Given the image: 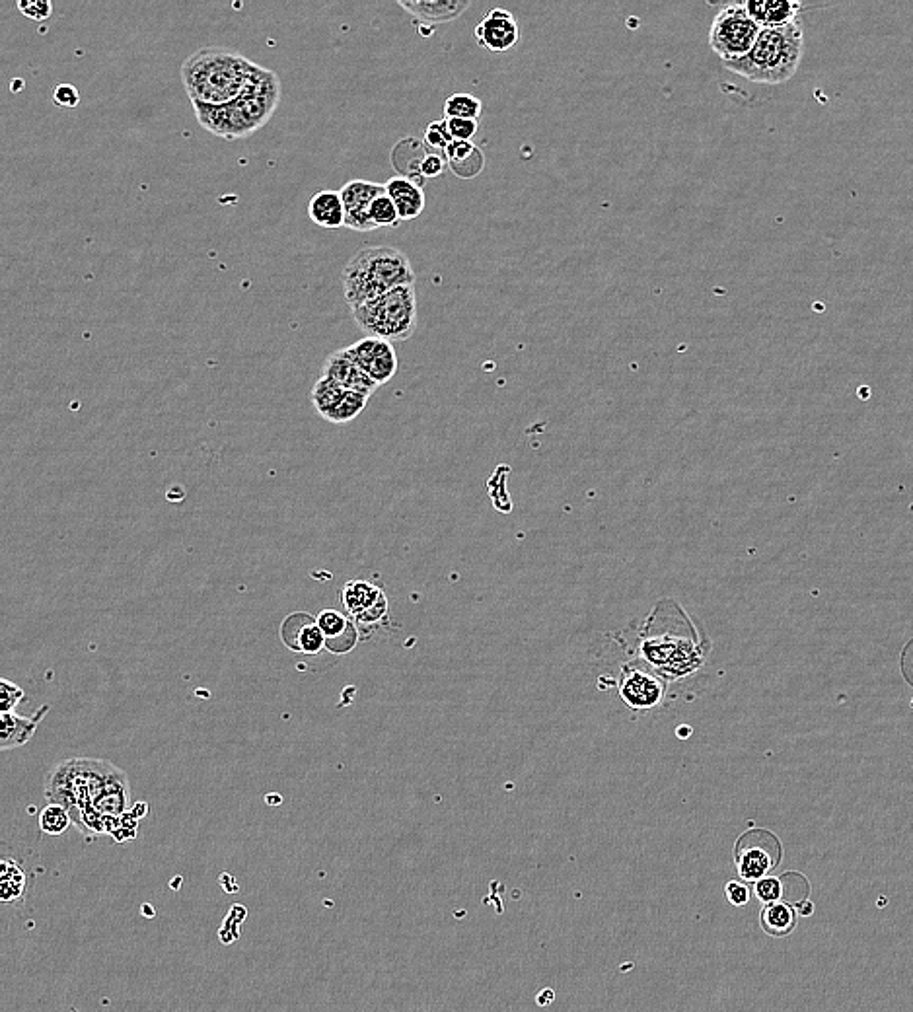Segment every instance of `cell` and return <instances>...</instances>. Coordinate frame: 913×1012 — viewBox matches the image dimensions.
Wrapping results in <instances>:
<instances>
[{
  "mask_svg": "<svg viewBox=\"0 0 913 1012\" xmlns=\"http://www.w3.org/2000/svg\"><path fill=\"white\" fill-rule=\"evenodd\" d=\"M180 882H182V878H176L174 882H170V886H172L174 890H180Z\"/></svg>",
  "mask_w": 913,
  "mask_h": 1012,
  "instance_id": "cell-44",
  "label": "cell"
},
{
  "mask_svg": "<svg viewBox=\"0 0 913 1012\" xmlns=\"http://www.w3.org/2000/svg\"><path fill=\"white\" fill-rule=\"evenodd\" d=\"M762 925L773 937L789 935L797 925L795 905L785 904V902L766 904L764 911H762Z\"/></svg>",
  "mask_w": 913,
  "mask_h": 1012,
  "instance_id": "cell-23",
  "label": "cell"
},
{
  "mask_svg": "<svg viewBox=\"0 0 913 1012\" xmlns=\"http://www.w3.org/2000/svg\"><path fill=\"white\" fill-rule=\"evenodd\" d=\"M666 693L664 682L655 672L643 666H625L620 680V695L627 707L635 711L655 709Z\"/></svg>",
  "mask_w": 913,
  "mask_h": 1012,
  "instance_id": "cell-10",
  "label": "cell"
},
{
  "mask_svg": "<svg viewBox=\"0 0 913 1012\" xmlns=\"http://www.w3.org/2000/svg\"><path fill=\"white\" fill-rule=\"evenodd\" d=\"M281 639L285 641V645L291 651L300 652L306 656H316L328 647L318 621L308 614L289 615L283 621Z\"/></svg>",
  "mask_w": 913,
  "mask_h": 1012,
  "instance_id": "cell-16",
  "label": "cell"
},
{
  "mask_svg": "<svg viewBox=\"0 0 913 1012\" xmlns=\"http://www.w3.org/2000/svg\"><path fill=\"white\" fill-rule=\"evenodd\" d=\"M322 376L333 380L343 390L363 394L366 398H372L374 392L380 388L374 380H370V376L365 374V370L357 362L345 355L343 349L328 355L322 368Z\"/></svg>",
  "mask_w": 913,
  "mask_h": 1012,
  "instance_id": "cell-15",
  "label": "cell"
},
{
  "mask_svg": "<svg viewBox=\"0 0 913 1012\" xmlns=\"http://www.w3.org/2000/svg\"><path fill=\"white\" fill-rule=\"evenodd\" d=\"M26 890V874L14 861H2V900L6 904L22 898Z\"/></svg>",
  "mask_w": 913,
  "mask_h": 1012,
  "instance_id": "cell-27",
  "label": "cell"
},
{
  "mask_svg": "<svg viewBox=\"0 0 913 1012\" xmlns=\"http://www.w3.org/2000/svg\"><path fill=\"white\" fill-rule=\"evenodd\" d=\"M339 193L345 207V228L355 232L376 230L370 220V205L386 193V185L374 181L351 180L339 189Z\"/></svg>",
  "mask_w": 913,
  "mask_h": 1012,
  "instance_id": "cell-12",
  "label": "cell"
},
{
  "mask_svg": "<svg viewBox=\"0 0 913 1012\" xmlns=\"http://www.w3.org/2000/svg\"><path fill=\"white\" fill-rule=\"evenodd\" d=\"M254 67V61L234 51L199 49L183 61V88L191 104L226 106L242 94Z\"/></svg>",
  "mask_w": 913,
  "mask_h": 1012,
  "instance_id": "cell-1",
  "label": "cell"
},
{
  "mask_svg": "<svg viewBox=\"0 0 913 1012\" xmlns=\"http://www.w3.org/2000/svg\"><path fill=\"white\" fill-rule=\"evenodd\" d=\"M386 193L394 201L400 220H415L425 211V191L421 183L405 176L386 181Z\"/></svg>",
  "mask_w": 913,
  "mask_h": 1012,
  "instance_id": "cell-20",
  "label": "cell"
},
{
  "mask_svg": "<svg viewBox=\"0 0 913 1012\" xmlns=\"http://www.w3.org/2000/svg\"><path fill=\"white\" fill-rule=\"evenodd\" d=\"M734 855L740 876L748 882H758L779 865L781 843L766 830H750L736 841Z\"/></svg>",
  "mask_w": 913,
  "mask_h": 1012,
  "instance_id": "cell-8",
  "label": "cell"
},
{
  "mask_svg": "<svg viewBox=\"0 0 913 1012\" xmlns=\"http://www.w3.org/2000/svg\"><path fill=\"white\" fill-rule=\"evenodd\" d=\"M10 86H12V90H16V88H24V82H22V80H18V82L14 80Z\"/></svg>",
  "mask_w": 913,
  "mask_h": 1012,
  "instance_id": "cell-43",
  "label": "cell"
},
{
  "mask_svg": "<svg viewBox=\"0 0 913 1012\" xmlns=\"http://www.w3.org/2000/svg\"><path fill=\"white\" fill-rule=\"evenodd\" d=\"M368 399L363 394H357V392H345V398L341 399V403L335 407V411L329 415L326 421L329 423H335V425H343V423H349L353 421L355 417H359L363 411H365L366 403Z\"/></svg>",
  "mask_w": 913,
  "mask_h": 1012,
  "instance_id": "cell-29",
  "label": "cell"
},
{
  "mask_svg": "<svg viewBox=\"0 0 913 1012\" xmlns=\"http://www.w3.org/2000/svg\"><path fill=\"white\" fill-rule=\"evenodd\" d=\"M345 392L341 386H337L333 380H329L326 376H320L316 380V384L312 386V392H310V401L314 405V409L324 417L328 419L329 415L335 411V407L341 403V399L345 398Z\"/></svg>",
  "mask_w": 913,
  "mask_h": 1012,
  "instance_id": "cell-24",
  "label": "cell"
},
{
  "mask_svg": "<svg viewBox=\"0 0 913 1012\" xmlns=\"http://www.w3.org/2000/svg\"><path fill=\"white\" fill-rule=\"evenodd\" d=\"M117 771L104 759H65L45 775V798L65 806L76 824L84 810L96 806Z\"/></svg>",
  "mask_w": 913,
  "mask_h": 1012,
  "instance_id": "cell-4",
  "label": "cell"
},
{
  "mask_svg": "<svg viewBox=\"0 0 913 1012\" xmlns=\"http://www.w3.org/2000/svg\"><path fill=\"white\" fill-rule=\"evenodd\" d=\"M446 166H448V164H446V158H444L442 154L429 152V154L423 158V162H421V170H419V174H421V178H439V176H442V172H444V168H446Z\"/></svg>",
  "mask_w": 913,
  "mask_h": 1012,
  "instance_id": "cell-38",
  "label": "cell"
},
{
  "mask_svg": "<svg viewBox=\"0 0 913 1012\" xmlns=\"http://www.w3.org/2000/svg\"><path fill=\"white\" fill-rule=\"evenodd\" d=\"M444 158H446L448 168L454 172V176H458L462 180H472L485 166V156L474 143L454 141L446 148Z\"/></svg>",
  "mask_w": 913,
  "mask_h": 1012,
  "instance_id": "cell-22",
  "label": "cell"
},
{
  "mask_svg": "<svg viewBox=\"0 0 913 1012\" xmlns=\"http://www.w3.org/2000/svg\"><path fill=\"white\" fill-rule=\"evenodd\" d=\"M483 111V102L475 98L474 94H452L444 102V117L446 119H479Z\"/></svg>",
  "mask_w": 913,
  "mask_h": 1012,
  "instance_id": "cell-26",
  "label": "cell"
},
{
  "mask_svg": "<svg viewBox=\"0 0 913 1012\" xmlns=\"http://www.w3.org/2000/svg\"><path fill=\"white\" fill-rule=\"evenodd\" d=\"M727 896H729L731 904L744 905L748 902V896H750V894H748V888H746L744 884L731 882V884L727 886Z\"/></svg>",
  "mask_w": 913,
  "mask_h": 1012,
  "instance_id": "cell-39",
  "label": "cell"
},
{
  "mask_svg": "<svg viewBox=\"0 0 913 1012\" xmlns=\"http://www.w3.org/2000/svg\"><path fill=\"white\" fill-rule=\"evenodd\" d=\"M193 109L199 125L224 141H240L256 133L234 102L226 106L193 104Z\"/></svg>",
  "mask_w": 913,
  "mask_h": 1012,
  "instance_id": "cell-13",
  "label": "cell"
},
{
  "mask_svg": "<svg viewBox=\"0 0 913 1012\" xmlns=\"http://www.w3.org/2000/svg\"><path fill=\"white\" fill-rule=\"evenodd\" d=\"M143 913H147L148 917H152V915H154V909H150V905L147 904L143 907Z\"/></svg>",
  "mask_w": 913,
  "mask_h": 1012,
  "instance_id": "cell-45",
  "label": "cell"
},
{
  "mask_svg": "<svg viewBox=\"0 0 913 1012\" xmlns=\"http://www.w3.org/2000/svg\"><path fill=\"white\" fill-rule=\"evenodd\" d=\"M73 818L61 804H49L39 814V830L47 835H63L69 830Z\"/></svg>",
  "mask_w": 913,
  "mask_h": 1012,
  "instance_id": "cell-28",
  "label": "cell"
},
{
  "mask_svg": "<svg viewBox=\"0 0 913 1012\" xmlns=\"http://www.w3.org/2000/svg\"><path fill=\"white\" fill-rule=\"evenodd\" d=\"M355 324L366 337H378L390 343L407 341L417 329V290L405 285L390 290L357 308H351Z\"/></svg>",
  "mask_w": 913,
  "mask_h": 1012,
  "instance_id": "cell-5",
  "label": "cell"
},
{
  "mask_svg": "<svg viewBox=\"0 0 913 1012\" xmlns=\"http://www.w3.org/2000/svg\"><path fill=\"white\" fill-rule=\"evenodd\" d=\"M370 220L376 228H396L402 222L398 209L394 201L388 197V193H384L370 205Z\"/></svg>",
  "mask_w": 913,
  "mask_h": 1012,
  "instance_id": "cell-30",
  "label": "cell"
},
{
  "mask_svg": "<svg viewBox=\"0 0 913 1012\" xmlns=\"http://www.w3.org/2000/svg\"><path fill=\"white\" fill-rule=\"evenodd\" d=\"M803 53V28L793 22L781 28H764L746 57L723 63V67L750 82L783 84L799 71Z\"/></svg>",
  "mask_w": 913,
  "mask_h": 1012,
  "instance_id": "cell-3",
  "label": "cell"
},
{
  "mask_svg": "<svg viewBox=\"0 0 913 1012\" xmlns=\"http://www.w3.org/2000/svg\"><path fill=\"white\" fill-rule=\"evenodd\" d=\"M308 217L314 224H318L322 228H329V230L343 228L345 226V207H343L341 193L333 191V189H324V191H318L316 195H312L308 201Z\"/></svg>",
  "mask_w": 913,
  "mask_h": 1012,
  "instance_id": "cell-21",
  "label": "cell"
},
{
  "mask_svg": "<svg viewBox=\"0 0 913 1012\" xmlns=\"http://www.w3.org/2000/svg\"><path fill=\"white\" fill-rule=\"evenodd\" d=\"M748 14L752 20L764 30V28H781L789 26L793 22H799V2L791 0H748L744 2Z\"/></svg>",
  "mask_w": 913,
  "mask_h": 1012,
  "instance_id": "cell-19",
  "label": "cell"
},
{
  "mask_svg": "<svg viewBox=\"0 0 913 1012\" xmlns=\"http://www.w3.org/2000/svg\"><path fill=\"white\" fill-rule=\"evenodd\" d=\"M542 997H544V999H540V1005H544V1003L548 1001V997L549 999H553V993H551V991H546V993H542Z\"/></svg>",
  "mask_w": 913,
  "mask_h": 1012,
  "instance_id": "cell-42",
  "label": "cell"
},
{
  "mask_svg": "<svg viewBox=\"0 0 913 1012\" xmlns=\"http://www.w3.org/2000/svg\"><path fill=\"white\" fill-rule=\"evenodd\" d=\"M219 882L222 884V888H224V892H226V894H234V892H238V882H236V880H234L228 872H224V874L220 876Z\"/></svg>",
  "mask_w": 913,
  "mask_h": 1012,
  "instance_id": "cell-40",
  "label": "cell"
},
{
  "mask_svg": "<svg viewBox=\"0 0 913 1012\" xmlns=\"http://www.w3.org/2000/svg\"><path fill=\"white\" fill-rule=\"evenodd\" d=\"M641 651L645 660L668 678H682L694 672L703 660L701 651L695 647L688 633L674 635L672 631H664L660 635H649L643 641Z\"/></svg>",
  "mask_w": 913,
  "mask_h": 1012,
  "instance_id": "cell-7",
  "label": "cell"
},
{
  "mask_svg": "<svg viewBox=\"0 0 913 1012\" xmlns=\"http://www.w3.org/2000/svg\"><path fill=\"white\" fill-rule=\"evenodd\" d=\"M756 896L764 904H773L781 900V880L779 878H762L756 882Z\"/></svg>",
  "mask_w": 913,
  "mask_h": 1012,
  "instance_id": "cell-37",
  "label": "cell"
},
{
  "mask_svg": "<svg viewBox=\"0 0 913 1012\" xmlns=\"http://www.w3.org/2000/svg\"><path fill=\"white\" fill-rule=\"evenodd\" d=\"M423 139H425V145L429 146L431 150H435L437 154H442V156H444L446 148L454 143V139H452V135L448 131L446 119L429 123L427 129H425V137Z\"/></svg>",
  "mask_w": 913,
  "mask_h": 1012,
  "instance_id": "cell-32",
  "label": "cell"
},
{
  "mask_svg": "<svg viewBox=\"0 0 913 1012\" xmlns=\"http://www.w3.org/2000/svg\"><path fill=\"white\" fill-rule=\"evenodd\" d=\"M341 602L355 623L372 625L388 614V600L382 588L366 580H351L341 590Z\"/></svg>",
  "mask_w": 913,
  "mask_h": 1012,
  "instance_id": "cell-11",
  "label": "cell"
},
{
  "mask_svg": "<svg viewBox=\"0 0 913 1012\" xmlns=\"http://www.w3.org/2000/svg\"><path fill=\"white\" fill-rule=\"evenodd\" d=\"M781 880V900L785 904L797 905L806 900L808 884L801 874L789 872L779 878Z\"/></svg>",
  "mask_w": 913,
  "mask_h": 1012,
  "instance_id": "cell-31",
  "label": "cell"
},
{
  "mask_svg": "<svg viewBox=\"0 0 913 1012\" xmlns=\"http://www.w3.org/2000/svg\"><path fill=\"white\" fill-rule=\"evenodd\" d=\"M760 34L762 28L752 20L746 4H729L713 18L709 47L723 63H732L752 51Z\"/></svg>",
  "mask_w": 913,
  "mask_h": 1012,
  "instance_id": "cell-6",
  "label": "cell"
},
{
  "mask_svg": "<svg viewBox=\"0 0 913 1012\" xmlns=\"http://www.w3.org/2000/svg\"><path fill=\"white\" fill-rule=\"evenodd\" d=\"M16 8L32 22H45L53 14V4L49 0H18Z\"/></svg>",
  "mask_w": 913,
  "mask_h": 1012,
  "instance_id": "cell-33",
  "label": "cell"
},
{
  "mask_svg": "<svg viewBox=\"0 0 913 1012\" xmlns=\"http://www.w3.org/2000/svg\"><path fill=\"white\" fill-rule=\"evenodd\" d=\"M398 4L409 16L427 24L452 22L470 8V0H400Z\"/></svg>",
  "mask_w": 913,
  "mask_h": 1012,
  "instance_id": "cell-18",
  "label": "cell"
},
{
  "mask_svg": "<svg viewBox=\"0 0 913 1012\" xmlns=\"http://www.w3.org/2000/svg\"><path fill=\"white\" fill-rule=\"evenodd\" d=\"M349 359L357 362L365 374L370 376L378 386L388 384L396 372H398V353L394 349V343L378 339V337H365L349 347L343 349Z\"/></svg>",
  "mask_w": 913,
  "mask_h": 1012,
  "instance_id": "cell-9",
  "label": "cell"
},
{
  "mask_svg": "<svg viewBox=\"0 0 913 1012\" xmlns=\"http://www.w3.org/2000/svg\"><path fill=\"white\" fill-rule=\"evenodd\" d=\"M795 907H797V911H799V913H801V915H806V917H808V915H812V913H814V904H810V902H808V900H804V902H801V904L795 905Z\"/></svg>",
  "mask_w": 913,
  "mask_h": 1012,
  "instance_id": "cell-41",
  "label": "cell"
},
{
  "mask_svg": "<svg viewBox=\"0 0 913 1012\" xmlns=\"http://www.w3.org/2000/svg\"><path fill=\"white\" fill-rule=\"evenodd\" d=\"M415 271L409 257L390 246H368L357 250L341 273L343 296L351 308L370 302L390 290L415 285Z\"/></svg>",
  "mask_w": 913,
  "mask_h": 1012,
  "instance_id": "cell-2",
  "label": "cell"
},
{
  "mask_svg": "<svg viewBox=\"0 0 913 1012\" xmlns=\"http://www.w3.org/2000/svg\"><path fill=\"white\" fill-rule=\"evenodd\" d=\"M446 123L452 139L462 143H472L479 129V123L475 119H446Z\"/></svg>",
  "mask_w": 913,
  "mask_h": 1012,
  "instance_id": "cell-35",
  "label": "cell"
},
{
  "mask_svg": "<svg viewBox=\"0 0 913 1012\" xmlns=\"http://www.w3.org/2000/svg\"><path fill=\"white\" fill-rule=\"evenodd\" d=\"M474 34L479 47L493 51V53L511 51L520 39L516 18L512 16V12L503 10V8H495V10L487 12L483 16V20L477 24Z\"/></svg>",
  "mask_w": 913,
  "mask_h": 1012,
  "instance_id": "cell-14",
  "label": "cell"
},
{
  "mask_svg": "<svg viewBox=\"0 0 913 1012\" xmlns=\"http://www.w3.org/2000/svg\"><path fill=\"white\" fill-rule=\"evenodd\" d=\"M324 637H326V645L329 649L335 645V641H339L341 637L345 635H355V629H353V623L351 619L337 610H322L320 615L316 617Z\"/></svg>",
  "mask_w": 913,
  "mask_h": 1012,
  "instance_id": "cell-25",
  "label": "cell"
},
{
  "mask_svg": "<svg viewBox=\"0 0 913 1012\" xmlns=\"http://www.w3.org/2000/svg\"><path fill=\"white\" fill-rule=\"evenodd\" d=\"M51 711L49 705L39 707L32 717L14 713H0V750H14L26 746L36 736L37 726Z\"/></svg>",
  "mask_w": 913,
  "mask_h": 1012,
  "instance_id": "cell-17",
  "label": "cell"
},
{
  "mask_svg": "<svg viewBox=\"0 0 913 1012\" xmlns=\"http://www.w3.org/2000/svg\"><path fill=\"white\" fill-rule=\"evenodd\" d=\"M24 697L26 693L22 687L10 680H0V713H14Z\"/></svg>",
  "mask_w": 913,
  "mask_h": 1012,
  "instance_id": "cell-34",
  "label": "cell"
},
{
  "mask_svg": "<svg viewBox=\"0 0 913 1012\" xmlns=\"http://www.w3.org/2000/svg\"><path fill=\"white\" fill-rule=\"evenodd\" d=\"M53 102L61 109L78 108L80 104V92L73 84H59L53 92Z\"/></svg>",
  "mask_w": 913,
  "mask_h": 1012,
  "instance_id": "cell-36",
  "label": "cell"
}]
</instances>
